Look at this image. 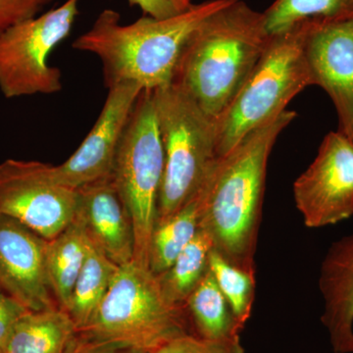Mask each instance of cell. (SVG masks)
<instances>
[{"label":"cell","mask_w":353,"mask_h":353,"mask_svg":"<svg viewBox=\"0 0 353 353\" xmlns=\"http://www.w3.org/2000/svg\"><path fill=\"white\" fill-rule=\"evenodd\" d=\"M296 117L285 110L219 157L202 188L199 229L213 250L234 266L255 272L269 157L278 137Z\"/></svg>","instance_id":"6da1fadb"},{"label":"cell","mask_w":353,"mask_h":353,"mask_svg":"<svg viewBox=\"0 0 353 353\" xmlns=\"http://www.w3.org/2000/svg\"><path fill=\"white\" fill-rule=\"evenodd\" d=\"M233 1L208 0L172 17L145 16L129 25L121 24L117 11L104 9L72 46L99 57L106 87L131 82L157 90L173 83L183 48L197 28Z\"/></svg>","instance_id":"7a4b0ae2"},{"label":"cell","mask_w":353,"mask_h":353,"mask_svg":"<svg viewBox=\"0 0 353 353\" xmlns=\"http://www.w3.org/2000/svg\"><path fill=\"white\" fill-rule=\"evenodd\" d=\"M269 39L263 13L243 0H234L212 14L192 34L173 83L217 121L252 73Z\"/></svg>","instance_id":"3957f363"},{"label":"cell","mask_w":353,"mask_h":353,"mask_svg":"<svg viewBox=\"0 0 353 353\" xmlns=\"http://www.w3.org/2000/svg\"><path fill=\"white\" fill-rule=\"evenodd\" d=\"M310 21L270 36L252 73L216 121L218 157H225L248 134L275 120L297 94L312 85L304 50Z\"/></svg>","instance_id":"277c9868"},{"label":"cell","mask_w":353,"mask_h":353,"mask_svg":"<svg viewBox=\"0 0 353 353\" xmlns=\"http://www.w3.org/2000/svg\"><path fill=\"white\" fill-rule=\"evenodd\" d=\"M152 90L165 155L157 224L201 189L219 157L216 120L175 83Z\"/></svg>","instance_id":"5b68a950"},{"label":"cell","mask_w":353,"mask_h":353,"mask_svg":"<svg viewBox=\"0 0 353 353\" xmlns=\"http://www.w3.org/2000/svg\"><path fill=\"white\" fill-rule=\"evenodd\" d=\"M187 311L167 301L157 276L132 261L121 265L112 283L80 333L152 353L190 333Z\"/></svg>","instance_id":"8992f818"},{"label":"cell","mask_w":353,"mask_h":353,"mask_svg":"<svg viewBox=\"0 0 353 353\" xmlns=\"http://www.w3.org/2000/svg\"><path fill=\"white\" fill-rule=\"evenodd\" d=\"M165 155L152 90H143L123 132L112 176L134 229V260L148 267Z\"/></svg>","instance_id":"52a82bcc"},{"label":"cell","mask_w":353,"mask_h":353,"mask_svg":"<svg viewBox=\"0 0 353 353\" xmlns=\"http://www.w3.org/2000/svg\"><path fill=\"white\" fill-rule=\"evenodd\" d=\"M80 0L14 26L0 36V92L6 99L57 94L62 73L48 64L55 48L69 36Z\"/></svg>","instance_id":"ba28073f"},{"label":"cell","mask_w":353,"mask_h":353,"mask_svg":"<svg viewBox=\"0 0 353 353\" xmlns=\"http://www.w3.org/2000/svg\"><path fill=\"white\" fill-rule=\"evenodd\" d=\"M50 164L7 159L0 163V215L50 241L75 219L78 190L52 180Z\"/></svg>","instance_id":"9c48e42d"},{"label":"cell","mask_w":353,"mask_h":353,"mask_svg":"<svg viewBox=\"0 0 353 353\" xmlns=\"http://www.w3.org/2000/svg\"><path fill=\"white\" fill-rule=\"evenodd\" d=\"M304 225L319 229L353 216V141L340 131L323 139L314 161L294 183Z\"/></svg>","instance_id":"30bf717a"},{"label":"cell","mask_w":353,"mask_h":353,"mask_svg":"<svg viewBox=\"0 0 353 353\" xmlns=\"http://www.w3.org/2000/svg\"><path fill=\"white\" fill-rule=\"evenodd\" d=\"M143 90L131 82L108 87L101 112L78 150L63 163L50 165L54 182L77 190L112 174L121 137Z\"/></svg>","instance_id":"8fae6325"},{"label":"cell","mask_w":353,"mask_h":353,"mask_svg":"<svg viewBox=\"0 0 353 353\" xmlns=\"http://www.w3.org/2000/svg\"><path fill=\"white\" fill-rule=\"evenodd\" d=\"M304 50L312 85L329 95L338 131L353 141V16L311 20Z\"/></svg>","instance_id":"7c38bea8"},{"label":"cell","mask_w":353,"mask_h":353,"mask_svg":"<svg viewBox=\"0 0 353 353\" xmlns=\"http://www.w3.org/2000/svg\"><path fill=\"white\" fill-rule=\"evenodd\" d=\"M48 241L0 215V288L30 311L55 308L48 269Z\"/></svg>","instance_id":"4fadbf2b"},{"label":"cell","mask_w":353,"mask_h":353,"mask_svg":"<svg viewBox=\"0 0 353 353\" xmlns=\"http://www.w3.org/2000/svg\"><path fill=\"white\" fill-rule=\"evenodd\" d=\"M77 190L76 216L82 221L92 243L118 266L132 261L134 229L112 174Z\"/></svg>","instance_id":"5bb4252c"},{"label":"cell","mask_w":353,"mask_h":353,"mask_svg":"<svg viewBox=\"0 0 353 353\" xmlns=\"http://www.w3.org/2000/svg\"><path fill=\"white\" fill-rule=\"evenodd\" d=\"M321 321L334 353H353V233L334 241L323 260Z\"/></svg>","instance_id":"9a60e30c"},{"label":"cell","mask_w":353,"mask_h":353,"mask_svg":"<svg viewBox=\"0 0 353 353\" xmlns=\"http://www.w3.org/2000/svg\"><path fill=\"white\" fill-rule=\"evenodd\" d=\"M78 334L63 309L28 311L14 327L3 353H65Z\"/></svg>","instance_id":"2e32d148"},{"label":"cell","mask_w":353,"mask_h":353,"mask_svg":"<svg viewBox=\"0 0 353 353\" xmlns=\"http://www.w3.org/2000/svg\"><path fill=\"white\" fill-rule=\"evenodd\" d=\"M90 240L82 221L73 222L46 243V269L59 307L66 309L79 274L87 259Z\"/></svg>","instance_id":"e0dca14e"},{"label":"cell","mask_w":353,"mask_h":353,"mask_svg":"<svg viewBox=\"0 0 353 353\" xmlns=\"http://www.w3.org/2000/svg\"><path fill=\"white\" fill-rule=\"evenodd\" d=\"M194 336L210 341L240 338L243 331L211 272H206L185 303Z\"/></svg>","instance_id":"ac0fdd59"},{"label":"cell","mask_w":353,"mask_h":353,"mask_svg":"<svg viewBox=\"0 0 353 353\" xmlns=\"http://www.w3.org/2000/svg\"><path fill=\"white\" fill-rule=\"evenodd\" d=\"M202 188L182 208L155 225L148 257V267L155 276L168 270L199 232Z\"/></svg>","instance_id":"d6986e66"},{"label":"cell","mask_w":353,"mask_h":353,"mask_svg":"<svg viewBox=\"0 0 353 353\" xmlns=\"http://www.w3.org/2000/svg\"><path fill=\"white\" fill-rule=\"evenodd\" d=\"M118 268L119 266L90 241L87 259L72 290L68 305L65 309L79 332L87 326L105 296Z\"/></svg>","instance_id":"ffe728a7"},{"label":"cell","mask_w":353,"mask_h":353,"mask_svg":"<svg viewBox=\"0 0 353 353\" xmlns=\"http://www.w3.org/2000/svg\"><path fill=\"white\" fill-rule=\"evenodd\" d=\"M213 243L199 229L187 248L176 257L168 270L157 276L162 292L169 303L185 307V301L208 270L209 253Z\"/></svg>","instance_id":"44dd1931"},{"label":"cell","mask_w":353,"mask_h":353,"mask_svg":"<svg viewBox=\"0 0 353 353\" xmlns=\"http://www.w3.org/2000/svg\"><path fill=\"white\" fill-rule=\"evenodd\" d=\"M353 16V0H275L263 12L269 36L282 34L308 20H334Z\"/></svg>","instance_id":"7402d4cb"},{"label":"cell","mask_w":353,"mask_h":353,"mask_svg":"<svg viewBox=\"0 0 353 353\" xmlns=\"http://www.w3.org/2000/svg\"><path fill=\"white\" fill-rule=\"evenodd\" d=\"M208 269L226 299L234 319L245 329L254 303L255 272L234 266L215 250L209 253Z\"/></svg>","instance_id":"603a6c76"},{"label":"cell","mask_w":353,"mask_h":353,"mask_svg":"<svg viewBox=\"0 0 353 353\" xmlns=\"http://www.w3.org/2000/svg\"><path fill=\"white\" fill-rule=\"evenodd\" d=\"M152 353H245L240 338L210 341L192 334L173 339Z\"/></svg>","instance_id":"cb8c5ba5"},{"label":"cell","mask_w":353,"mask_h":353,"mask_svg":"<svg viewBox=\"0 0 353 353\" xmlns=\"http://www.w3.org/2000/svg\"><path fill=\"white\" fill-rule=\"evenodd\" d=\"M54 0H0V36L14 26L39 15Z\"/></svg>","instance_id":"d4e9b609"},{"label":"cell","mask_w":353,"mask_h":353,"mask_svg":"<svg viewBox=\"0 0 353 353\" xmlns=\"http://www.w3.org/2000/svg\"><path fill=\"white\" fill-rule=\"evenodd\" d=\"M65 353H150L125 343L99 340L80 333Z\"/></svg>","instance_id":"484cf974"},{"label":"cell","mask_w":353,"mask_h":353,"mask_svg":"<svg viewBox=\"0 0 353 353\" xmlns=\"http://www.w3.org/2000/svg\"><path fill=\"white\" fill-rule=\"evenodd\" d=\"M28 311L29 309L0 288V350L2 352L14 327Z\"/></svg>","instance_id":"4316f807"},{"label":"cell","mask_w":353,"mask_h":353,"mask_svg":"<svg viewBox=\"0 0 353 353\" xmlns=\"http://www.w3.org/2000/svg\"><path fill=\"white\" fill-rule=\"evenodd\" d=\"M131 6H139L143 13L157 19L172 17L188 10L190 0H129Z\"/></svg>","instance_id":"83f0119b"},{"label":"cell","mask_w":353,"mask_h":353,"mask_svg":"<svg viewBox=\"0 0 353 353\" xmlns=\"http://www.w3.org/2000/svg\"><path fill=\"white\" fill-rule=\"evenodd\" d=\"M0 353H3V352H2V350H0Z\"/></svg>","instance_id":"f1b7e54d"}]
</instances>
